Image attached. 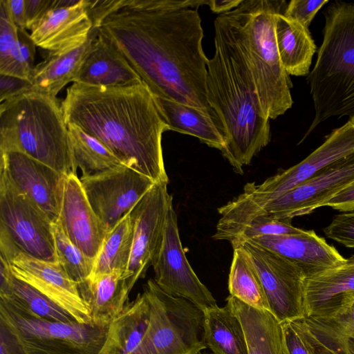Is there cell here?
Wrapping results in <instances>:
<instances>
[{"mask_svg": "<svg viewBox=\"0 0 354 354\" xmlns=\"http://www.w3.org/2000/svg\"><path fill=\"white\" fill-rule=\"evenodd\" d=\"M202 5L205 0H88V12L93 28L120 51L155 97L217 120L207 99Z\"/></svg>", "mask_w": 354, "mask_h": 354, "instance_id": "obj_1", "label": "cell"}, {"mask_svg": "<svg viewBox=\"0 0 354 354\" xmlns=\"http://www.w3.org/2000/svg\"><path fill=\"white\" fill-rule=\"evenodd\" d=\"M18 44V28L11 17L9 0H0V62L8 57Z\"/></svg>", "mask_w": 354, "mask_h": 354, "instance_id": "obj_38", "label": "cell"}, {"mask_svg": "<svg viewBox=\"0 0 354 354\" xmlns=\"http://www.w3.org/2000/svg\"><path fill=\"white\" fill-rule=\"evenodd\" d=\"M11 17L18 29H26V0H9Z\"/></svg>", "mask_w": 354, "mask_h": 354, "instance_id": "obj_47", "label": "cell"}, {"mask_svg": "<svg viewBox=\"0 0 354 354\" xmlns=\"http://www.w3.org/2000/svg\"><path fill=\"white\" fill-rule=\"evenodd\" d=\"M58 221L71 242L95 259L108 231L91 207L75 174L66 177Z\"/></svg>", "mask_w": 354, "mask_h": 354, "instance_id": "obj_19", "label": "cell"}, {"mask_svg": "<svg viewBox=\"0 0 354 354\" xmlns=\"http://www.w3.org/2000/svg\"><path fill=\"white\" fill-rule=\"evenodd\" d=\"M0 167L13 185L39 205L53 223L59 220L66 176L19 151L0 152Z\"/></svg>", "mask_w": 354, "mask_h": 354, "instance_id": "obj_17", "label": "cell"}, {"mask_svg": "<svg viewBox=\"0 0 354 354\" xmlns=\"http://www.w3.org/2000/svg\"><path fill=\"white\" fill-rule=\"evenodd\" d=\"M141 82L138 74L120 51L97 32L75 82L93 86H118Z\"/></svg>", "mask_w": 354, "mask_h": 354, "instance_id": "obj_22", "label": "cell"}, {"mask_svg": "<svg viewBox=\"0 0 354 354\" xmlns=\"http://www.w3.org/2000/svg\"><path fill=\"white\" fill-rule=\"evenodd\" d=\"M53 233L57 262L76 283L86 281L92 274L95 259L71 242L58 221L53 223Z\"/></svg>", "mask_w": 354, "mask_h": 354, "instance_id": "obj_35", "label": "cell"}, {"mask_svg": "<svg viewBox=\"0 0 354 354\" xmlns=\"http://www.w3.org/2000/svg\"><path fill=\"white\" fill-rule=\"evenodd\" d=\"M353 307H354V305H353Z\"/></svg>", "mask_w": 354, "mask_h": 354, "instance_id": "obj_50", "label": "cell"}, {"mask_svg": "<svg viewBox=\"0 0 354 354\" xmlns=\"http://www.w3.org/2000/svg\"><path fill=\"white\" fill-rule=\"evenodd\" d=\"M354 153V121L333 130L325 141L297 165L261 184L247 183L243 192L230 201L234 208H248L272 200L310 178L328 165Z\"/></svg>", "mask_w": 354, "mask_h": 354, "instance_id": "obj_11", "label": "cell"}, {"mask_svg": "<svg viewBox=\"0 0 354 354\" xmlns=\"http://www.w3.org/2000/svg\"><path fill=\"white\" fill-rule=\"evenodd\" d=\"M143 293L150 306V319L133 354H198L206 348L205 313L188 299L165 292L149 279Z\"/></svg>", "mask_w": 354, "mask_h": 354, "instance_id": "obj_8", "label": "cell"}, {"mask_svg": "<svg viewBox=\"0 0 354 354\" xmlns=\"http://www.w3.org/2000/svg\"><path fill=\"white\" fill-rule=\"evenodd\" d=\"M93 24L88 12V0L48 10L31 28L36 45L50 53L74 50L85 44Z\"/></svg>", "mask_w": 354, "mask_h": 354, "instance_id": "obj_18", "label": "cell"}, {"mask_svg": "<svg viewBox=\"0 0 354 354\" xmlns=\"http://www.w3.org/2000/svg\"><path fill=\"white\" fill-rule=\"evenodd\" d=\"M133 221L129 213L107 233L95 259L90 277L113 271L127 272L133 246Z\"/></svg>", "mask_w": 354, "mask_h": 354, "instance_id": "obj_31", "label": "cell"}, {"mask_svg": "<svg viewBox=\"0 0 354 354\" xmlns=\"http://www.w3.org/2000/svg\"><path fill=\"white\" fill-rule=\"evenodd\" d=\"M31 88L28 80L0 74V102L1 103L12 98Z\"/></svg>", "mask_w": 354, "mask_h": 354, "instance_id": "obj_43", "label": "cell"}, {"mask_svg": "<svg viewBox=\"0 0 354 354\" xmlns=\"http://www.w3.org/2000/svg\"><path fill=\"white\" fill-rule=\"evenodd\" d=\"M8 263L15 277L46 296L77 322H92L90 310L80 295L77 283L58 262L37 259L17 249Z\"/></svg>", "mask_w": 354, "mask_h": 354, "instance_id": "obj_16", "label": "cell"}, {"mask_svg": "<svg viewBox=\"0 0 354 354\" xmlns=\"http://www.w3.org/2000/svg\"><path fill=\"white\" fill-rule=\"evenodd\" d=\"M243 0H205V5L219 15L227 12L236 8Z\"/></svg>", "mask_w": 354, "mask_h": 354, "instance_id": "obj_48", "label": "cell"}, {"mask_svg": "<svg viewBox=\"0 0 354 354\" xmlns=\"http://www.w3.org/2000/svg\"><path fill=\"white\" fill-rule=\"evenodd\" d=\"M149 319L148 299L143 292L139 293L110 324L99 354H133L147 330Z\"/></svg>", "mask_w": 354, "mask_h": 354, "instance_id": "obj_26", "label": "cell"}, {"mask_svg": "<svg viewBox=\"0 0 354 354\" xmlns=\"http://www.w3.org/2000/svg\"><path fill=\"white\" fill-rule=\"evenodd\" d=\"M248 241L294 263L302 270L306 278L339 266L346 259L313 230H303L297 234L262 236Z\"/></svg>", "mask_w": 354, "mask_h": 354, "instance_id": "obj_20", "label": "cell"}, {"mask_svg": "<svg viewBox=\"0 0 354 354\" xmlns=\"http://www.w3.org/2000/svg\"><path fill=\"white\" fill-rule=\"evenodd\" d=\"M19 151L65 176L76 174L68 130L57 98L29 90L0 104V152Z\"/></svg>", "mask_w": 354, "mask_h": 354, "instance_id": "obj_5", "label": "cell"}, {"mask_svg": "<svg viewBox=\"0 0 354 354\" xmlns=\"http://www.w3.org/2000/svg\"><path fill=\"white\" fill-rule=\"evenodd\" d=\"M293 322L310 354H354V337L342 335L310 317Z\"/></svg>", "mask_w": 354, "mask_h": 354, "instance_id": "obj_34", "label": "cell"}, {"mask_svg": "<svg viewBox=\"0 0 354 354\" xmlns=\"http://www.w3.org/2000/svg\"><path fill=\"white\" fill-rule=\"evenodd\" d=\"M12 273V272H11ZM5 299L25 312L37 317L52 322H77L46 296L37 290L15 277L12 274L8 290L0 295Z\"/></svg>", "mask_w": 354, "mask_h": 354, "instance_id": "obj_33", "label": "cell"}, {"mask_svg": "<svg viewBox=\"0 0 354 354\" xmlns=\"http://www.w3.org/2000/svg\"><path fill=\"white\" fill-rule=\"evenodd\" d=\"M0 319L14 330L28 354H99L109 328L93 322L48 321L3 299Z\"/></svg>", "mask_w": 354, "mask_h": 354, "instance_id": "obj_9", "label": "cell"}, {"mask_svg": "<svg viewBox=\"0 0 354 354\" xmlns=\"http://www.w3.org/2000/svg\"><path fill=\"white\" fill-rule=\"evenodd\" d=\"M80 179L91 207L108 232L156 184L124 165Z\"/></svg>", "mask_w": 354, "mask_h": 354, "instance_id": "obj_13", "label": "cell"}, {"mask_svg": "<svg viewBox=\"0 0 354 354\" xmlns=\"http://www.w3.org/2000/svg\"><path fill=\"white\" fill-rule=\"evenodd\" d=\"M77 286L91 322L102 326L110 325L122 312L133 288L127 272L119 271L90 277Z\"/></svg>", "mask_w": 354, "mask_h": 354, "instance_id": "obj_23", "label": "cell"}, {"mask_svg": "<svg viewBox=\"0 0 354 354\" xmlns=\"http://www.w3.org/2000/svg\"><path fill=\"white\" fill-rule=\"evenodd\" d=\"M58 0H26V27L32 26L50 9L57 7Z\"/></svg>", "mask_w": 354, "mask_h": 354, "instance_id": "obj_45", "label": "cell"}, {"mask_svg": "<svg viewBox=\"0 0 354 354\" xmlns=\"http://www.w3.org/2000/svg\"><path fill=\"white\" fill-rule=\"evenodd\" d=\"M226 301L241 323L248 354H286L281 323L270 311L250 306L231 295Z\"/></svg>", "mask_w": 354, "mask_h": 354, "instance_id": "obj_24", "label": "cell"}, {"mask_svg": "<svg viewBox=\"0 0 354 354\" xmlns=\"http://www.w3.org/2000/svg\"><path fill=\"white\" fill-rule=\"evenodd\" d=\"M277 14L274 32L281 64L290 75L304 76L310 73L316 46L308 29L284 15Z\"/></svg>", "mask_w": 354, "mask_h": 354, "instance_id": "obj_27", "label": "cell"}, {"mask_svg": "<svg viewBox=\"0 0 354 354\" xmlns=\"http://www.w3.org/2000/svg\"><path fill=\"white\" fill-rule=\"evenodd\" d=\"M286 354H310L295 323H281Z\"/></svg>", "mask_w": 354, "mask_h": 354, "instance_id": "obj_44", "label": "cell"}, {"mask_svg": "<svg viewBox=\"0 0 354 354\" xmlns=\"http://www.w3.org/2000/svg\"><path fill=\"white\" fill-rule=\"evenodd\" d=\"M326 206L342 212L354 211V181L337 193Z\"/></svg>", "mask_w": 354, "mask_h": 354, "instance_id": "obj_46", "label": "cell"}, {"mask_svg": "<svg viewBox=\"0 0 354 354\" xmlns=\"http://www.w3.org/2000/svg\"><path fill=\"white\" fill-rule=\"evenodd\" d=\"M232 248L233 258L228 278L230 295L253 308L269 310L263 286L248 255L241 247Z\"/></svg>", "mask_w": 354, "mask_h": 354, "instance_id": "obj_32", "label": "cell"}, {"mask_svg": "<svg viewBox=\"0 0 354 354\" xmlns=\"http://www.w3.org/2000/svg\"><path fill=\"white\" fill-rule=\"evenodd\" d=\"M313 318L324 326L342 335L354 337L353 306L331 317Z\"/></svg>", "mask_w": 354, "mask_h": 354, "instance_id": "obj_41", "label": "cell"}, {"mask_svg": "<svg viewBox=\"0 0 354 354\" xmlns=\"http://www.w3.org/2000/svg\"><path fill=\"white\" fill-rule=\"evenodd\" d=\"M53 222L48 214L10 181L0 167V227L19 250L31 257L57 262Z\"/></svg>", "mask_w": 354, "mask_h": 354, "instance_id": "obj_10", "label": "cell"}, {"mask_svg": "<svg viewBox=\"0 0 354 354\" xmlns=\"http://www.w3.org/2000/svg\"><path fill=\"white\" fill-rule=\"evenodd\" d=\"M214 43L207 62V99L224 137L222 154L241 174L243 166L270 142V119L262 111L244 57L221 15L214 21Z\"/></svg>", "mask_w": 354, "mask_h": 354, "instance_id": "obj_3", "label": "cell"}, {"mask_svg": "<svg viewBox=\"0 0 354 354\" xmlns=\"http://www.w3.org/2000/svg\"><path fill=\"white\" fill-rule=\"evenodd\" d=\"M349 120H353V121H354V115H353L352 117H351V118H349Z\"/></svg>", "mask_w": 354, "mask_h": 354, "instance_id": "obj_49", "label": "cell"}, {"mask_svg": "<svg viewBox=\"0 0 354 354\" xmlns=\"http://www.w3.org/2000/svg\"><path fill=\"white\" fill-rule=\"evenodd\" d=\"M97 33V30L93 28L87 41L74 50L61 53H48L32 71L30 90L57 97L66 84L75 82Z\"/></svg>", "mask_w": 354, "mask_h": 354, "instance_id": "obj_25", "label": "cell"}, {"mask_svg": "<svg viewBox=\"0 0 354 354\" xmlns=\"http://www.w3.org/2000/svg\"><path fill=\"white\" fill-rule=\"evenodd\" d=\"M198 354H201V353H198Z\"/></svg>", "mask_w": 354, "mask_h": 354, "instance_id": "obj_51", "label": "cell"}, {"mask_svg": "<svg viewBox=\"0 0 354 354\" xmlns=\"http://www.w3.org/2000/svg\"><path fill=\"white\" fill-rule=\"evenodd\" d=\"M287 3L279 0H243L221 15L239 48L254 84L264 115L275 119L292 107L289 75L277 50L274 24Z\"/></svg>", "mask_w": 354, "mask_h": 354, "instance_id": "obj_4", "label": "cell"}, {"mask_svg": "<svg viewBox=\"0 0 354 354\" xmlns=\"http://www.w3.org/2000/svg\"><path fill=\"white\" fill-rule=\"evenodd\" d=\"M303 230L292 225L290 219H277L257 216L228 233L223 239L231 243L250 240L262 236L299 233Z\"/></svg>", "mask_w": 354, "mask_h": 354, "instance_id": "obj_36", "label": "cell"}, {"mask_svg": "<svg viewBox=\"0 0 354 354\" xmlns=\"http://www.w3.org/2000/svg\"><path fill=\"white\" fill-rule=\"evenodd\" d=\"M328 3V0H292L287 5L284 15L308 29L317 12Z\"/></svg>", "mask_w": 354, "mask_h": 354, "instance_id": "obj_40", "label": "cell"}, {"mask_svg": "<svg viewBox=\"0 0 354 354\" xmlns=\"http://www.w3.org/2000/svg\"><path fill=\"white\" fill-rule=\"evenodd\" d=\"M156 98L169 130L194 136L207 146L223 151L224 137L219 123L214 117L188 105Z\"/></svg>", "mask_w": 354, "mask_h": 354, "instance_id": "obj_28", "label": "cell"}, {"mask_svg": "<svg viewBox=\"0 0 354 354\" xmlns=\"http://www.w3.org/2000/svg\"><path fill=\"white\" fill-rule=\"evenodd\" d=\"M231 244L248 255L263 286L269 310L281 323L306 317V277L299 267L250 241Z\"/></svg>", "mask_w": 354, "mask_h": 354, "instance_id": "obj_12", "label": "cell"}, {"mask_svg": "<svg viewBox=\"0 0 354 354\" xmlns=\"http://www.w3.org/2000/svg\"><path fill=\"white\" fill-rule=\"evenodd\" d=\"M152 267L153 280L165 292L188 299L203 311L217 306L213 295L187 259L173 203L168 209L162 244Z\"/></svg>", "mask_w": 354, "mask_h": 354, "instance_id": "obj_14", "label": "cell"}, {"mask_svg": "<svg viewBox=\"0 0 354 354\" xmlns=\"http://www.w3.org/2000/svg\"><path fill=\"white\" fill-rule=\"evenodd\" d=\"M205 342L214 354H248L239 318L226 305L204 311Z\"/></svg>", "mask_w": 354, "mask_h": 354, "instance_id": "obj_29", "label": "cell"}, {"mask_svg": "<svg viewBox=\"0 0 354 354\" xmlns=\"http://www.w3.org/2000/svg\"><path fill=\"white\" fill-rule=\"evenodd\" d=\"M61 104L67 124L80 127L155 183H169L162 136L169 128L143 81L118 86L73 82Z\"/></svg>", "mask_w": 354, "mask_h": 354, "instance_id": "obj_2", "label": "cell"}, {"mask_svg": "<svg viewBox=\"0 0 354 354\" xmlns=\"http://www.w3.org/2000/svg\"><path fill=\"white\" fill-rule=\"evenodd\" d=\"M324 15L323 41L307 77L315 115L302 140L330 118L354 115V3L333 1Z\"/></svg>", "mask_w": 354, "mask_h": 354, "instance_id": "obj_6", "label": "cell"}, {"mask_svg": "<svg viewBox=\"0 0 354 354\" xmlns=\"http://www.w3.org/2000/svg\"><path fill=\"white\" fill-rule=\"evenodd\" d=\"M324 232L328 238L354 248V211L335 215Z\"/></svg>", "mask_w": 354, "mask_h": 354, "instance_id": "obj_39", "label": "cell"}, {"mask_svg": "<svg viewBox=\"0 0 354 354\" xmlns=\"http://www.w3.org/2000/svg\"><path fill=\"white\" fill-rule=\"evenodd\" d=\"M19 44L11 55L0 62V74L28 80L35 68L36 45L26 29H18Z\"/></svg>", "mask_w": 354, "mask_h": 354, "instance_id": "obj_37", "label": "cell"}, {"mask_svg": "<svg viewBox=\"0 0 354 354\" xmlns=\"http://www.w3.org/2000/svg\"><path fill=\"white\" fill-rule=\"evenodd\" d=\"M0 354H28L14 330L0 319Z\"/></svg>", "mask_w": 354, "mask_h": 354, "instance_id": "obj_42", "label": "cell"}, {"mask_svg": "<svg viewBox=\"0 0 354 354\" xmlns=\"http://www.w3.org/2000/svg\"><path fill=\"white\" fill-rule=\"evenodd\" d=\"M354 181V153L325 167L314 176L283 194L248 208H218L221 218L216 225L228 233L257 216L290 219L311 213L326 204L342 189Z\"/></svg>", "mask_w": 354, "mask_h": 354, "instance_id": "obj_7", "label": "cell"}, {"mask_svg": "<svg viewBox=\"0 0 354 354\" xmlns=\"http://www.w3.org/2000/svg\"><path fill=\"white\" fill-rule=\"evenodd\" d=\"M73 163L81 177H87L124 165L101 141L77 125L67 124Z\"/></svg>", "mask_w": 354, "mask_h": 354, "instance_id": "obj_30", "label": "cell"}, {"mask_svg": "<svg viewBox=\"0 0 354 354\" xmlns=\"http://www.w3.org/2000/svg\"><path fill=\"white\" fill-rule=\"evenodd\" d=\"M167 183H156L130 212L134 233L127 274L133 287L145 277L161 248L168 209L173 198Z\"/></svg>", "mask_w": 354, "mask_h": 354, "instance_id": "obj_15", "label": "cell"}, {"mask_svg": "<svg viewBox=\"0 0 354 354\" xmlns=\"http://www.w3.org/2000/svg\"><path fill=\"white\" fill-rule=\"evenodd\" d=\"M354 305V256L306 279V317L333 316Z\"/></svg>", "mask_w": 354, "mask_h": 354, "instance_id": "obj_21", "label": "cell"}]
</instances>
